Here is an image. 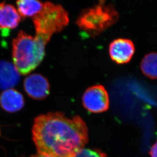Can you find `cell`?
Returning <instances> with one entry per match:
<instances>
[{"mask_svg":"<svg viewBox=\"0 0 157 157\" xmlns=\"http://www.w3.org/2000/svg\"><path fill=\"white\" fill-rule=\"evenodd\" d=\"M32 135L39 154L51 157H73L89 140L87 126L81 117L69 119L60 112L36 117Z\"/></svg>","mask_w":157,"mask_h":157,"instance_id":"1","label":"cell"},{"mask_svg":"<svg viewBox=\"0 0 157 157\" xmlns=\"http://www.w3.org/2000/svg\"><path fill=\"white\" fill-rule=\"evenodd\" d=\"M48 40L36 34L33 37L21 31L12 40V58L18 71L26 75L37 68L45 54Z\"/></svg>","mask_w":157,"mask_h":157,"instance_id":"2","label":"cell"},{"mask_svg":"<svg viewBox=\"0 0 157 157\" xmlns=\"http://www.w3.org/2000/svg\"><path fill=\"white\" fill-rule=\"evenodd\" d=\"M120 14L112 4L99 0L96 5L80 13L76 23L80 30L95 37L113 26L119 20Z\"/></svg>","mask_w":157,"mask_h":157,"instance_id":"3","label":"cell"},{"mask_svg":"<svg viewBox=\"0 0 157 157\" xmlns=\"http://www.w3.org/2000/svg\"><path fill=\"white\" fill-rule=\"evenodd\" d=\"M32 19L36 34L41 36L49 42L53 34L64 30L69 22L67 11L60 5L50 2L43 3L41 10Z\"/></svg>","mask_w":157,"mask_h":157,"instance_id":"4","label":"cell"},{"mask_svg":"<svg viewBox=\"0 0 157 157\" xmlns=\"http://www.w3.org/2000/svg\"><path fill=\"white\" fill-rule=\"evenodd\" d=\"M83 105L87 111L94 113L107 111L109 99L106 90L101 85H97L86 89L82 96Z\"/></svg>","mask_w":157,"mask_h":157,"instance_id":"5","label":"cell"},{"mask_svg":"<svg viewBox=\"0 0 157 157\" xmlns=\"http://www.w3.org/2000/svg\"><path fill=\"white\" fill-rule=\"evenodd\" d=\"M24 87L27 95L33 99L41 100L48 95L50 91L49 82L41 74H34L24 80Z\"/></svg>","mask_w":157,"mask_h":157,"instance_id":"6","label":"cell"},{"mask_svg":"<svg viewBox=\"0 0 157 157\" xmlns=\"http://www.w3.org/2000/svg\"><path fill=\"white\" fill-rule=\"evenodd\" d=\"M110 56L117 64L129 62L135 52L133 42L128 39L118 38L113 40L109 46Z\"/></svg>","mask_w":157,"mask_h":157,"instance_id":"7","label":"cell"},{"mask_svg":"<svg viewBox=\"0 0 157 157\" xmlns=\"http://www.w3.org/2000/svg\"><path fill=\"white\" fill-rule=\"evenodd\" d=\"M21 19V17L13 5L4 2L0 3V28L3 33L5 32L7 34L9 30L16 28Z\"/></svg>","mask_w":157,"mask_h":157,"instance_id":"8","label":"cell"},{"mask_svg":"<svg viewBox=\"0 0 157 157\" xmlns=\"http://www.w3.org/2000/svg\"><path fill=\"white\" fill-rule=\"evenodd\" d=\"M0 105L8 112L20 111L25 105L24 96L14 89H6L0 95Z\"/></svg>","mask_w":157,"mask_h":157,"instance_id":"9","label":"cell"},{"mask_svg":"<svg viewBox=\"0 0 157 157\" xmlns=\"http://www.w3.org/2000/svg\"><path fill=\"white\" fill-rule=\"evenodd\" d=\"M20 74L13 64L0 61V89H8L19 83Z\"/></svg>","mask_w":157,"mask_h":157,"instance_id":"10","label":"cell"},{"mask_svg":"<svg viewBox=\"0 0 157 157\" xmlns=\"http://www.w3.org/2000/svg\"><path fill=\"white\" fill-rule=\"evenodd\" d=\"M18 12L21 18H33L41 10L43 4L40 0H17Z\"/></svg>","mask_w":157,"mask_h":157,"instance_id":"11","label":"cell"},{"mask_svg":"<svg viewBox=\"0 0 157 157\" xmlns=\"http://www.w3.org/2000/svg\"><path fill=\"white\" fill-rule=\"evenodd\" d=\"M141 70L147 77L157 78V54L151 53L145 55L141 63Z\"/></svg>","mask_w":157,"mask_h":157,"instance_id":"12","label":"cell"},{"mask_svg":"<svg viewBox=\"0 0 157 157\" xmlns=\"http://www.w3.org/2000/svg\"><path fill=\"white\" fill-rule=\"evenodd\" d=\"M106 155L99 150L82 148L73 157H106Z\"/></svg>","mask_w":157,"mask_h":157,"instance_id":"13","label":"cell"},{"mask_svg":"<svg viewBox=\"0 0 157 157\" xmlns=\"http://www.w3.org/2000/svg\"><path fill=\"white\" fill-rule=\"evenodd\" d=\"M150 155L151 157H157V143L151 147L150 150Z\"/></svg>","mask_w":157,"mask_h":157,"instance_id":"14","label":"cell"},{"mask_svg":"<svg viewBox=\"0 0 157 157\" xmlns=\"http://www.w3.org/2000/svg\"><path fill=\"white\" fill-rule=\"evenodd\" d=\"M31 157H51L49 156H46L44 155L40 154H37L34 155Z\"/></svg>","mask_w":157,"mask_h":157,"instance_id":"15","label":"cell"}]
</instances>
